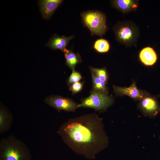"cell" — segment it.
<instances>
[{
  "instance_id": "cell-1",
  "label": "cell",
  "mask_w": 160,
  "mask_h": 160,
  "mask_svg": "<svg viewBox=\"0 0 160 160\" xmlns=\"http://www.w3.org/2000/svg\"><path fill=\"white\" fill-rule=\"evenodd\" d=\"M102 119L95 113L70 119L57 131L64 143L75 153L89 159L108 145Z\"/></svg>"
},
{
  "instance_id": "cell-2",
  "label": "cell",
  "mask_w": 160,
  "mask_h": 160,
  "mask_svg": "<svg viewBox=\"0 0 160 160\" xmlns=\"http://www.w3.org/2000/svg\"><path fill=\"white\" fill-rule=\"evenodd\" d=\"M29 148L24 142L13 135L0 141V160H31Z\"/></svg>"
},
{
  "instance_id": "cell-3",
  "label": "cell",
  "mask_w": 160,
  "mask_h": 160,
  "mask_svg": "<svg viewBox=\"0 0 160 160\" xmlns=\"http://www.w3.org/2000/svg\"><path fill=\"white\" fill-rule=\"evenodd\" d=\"M81 16L83 25L89 29L92 35L102 37L108 30L106 16L103 13L89 10L82 12Z\"/></svg>"
},
{
  "instance_id": "cell-4",
  "label": "cell",
  "mask_w": 160,
  "mask_h": 160,
  "mask_svg": "<svg viewBox=\"0 0 160 160\" xmlns=\"http://www.w3.org/2000/svg\"><path fill=\"white\" fill-rule=\"evenodd\" d=\"M113 30L116 40L126 46L135 45L139 36L138 28L132 22L129 21L118 23Z\"/></svg>"
},
{
  "instance_id": "cell-5",
  "label": "cell",
  "mask_w": 160,
  "mask_h": 160,
  "mask_svg": "<svg viewBox=\"0 0 160 160\" xmlns=\"http://www.w3.org/2000/svg\"><path fill=\"white\" fill-rule=\"evenodd\" d=\"M113 99L106 93L92 91L89 96L82 99L78 108L84 107L94 109L96 111L101 112L111 105Z\"/></svg>"
},
{
  "instance_id": "cell-6",
  "label": "cell",
  "mask_w": 160,
  "mask_h": 160,
  "mask_svg": "<svg viewBox=\"0 0 160 160\" xmlns=\"http://www.w3.org/2000/svg\"><path fill=\"white\" fill-rule=\"evenodd\" d=\"M45 103L60 112L64 111L74 112L78 108V104L72 100L61 96L52 95L45 98Z\"/></svg>"
},
{
  "instance_id": "cell-7",
  "label": "cell",
  "mask_w": 160,
  "mask_h": 160,
  "mask_svg": "<svg viewBox=\"0 0 160 160\" xmlns=\"http://www.w3.org/2000/svg\"><path fill=\"white\" fill-rule=\"evenodd\" d=\"M62 0H44L39 1L41 11L43 17L48 19L62 3Z\"/></svg>"
},
{
  "instance_id": "cell-8",
  "label": "cell",
  "mask_w": 160,
  "mask_h": 160,
  "mask_svg": "<svg viewBox=\"0 0 160 160\" xmlns=\"http://www.w3.org/2000/svg\"><path fill=\"white\" fill-rule=\"evenodd\" d=\"M13 116L7 109L2 104L0 106V134H2L10 128Z\"/></svg>"
},
{
  "instance_id": "cell-9",
  "label": "cell",
  "mask_w": 160,
  "mask_h": 160,
  "mask_svg": "<svg viewBox=\"0 0 160 160\" xmlns=\"http://www.w3.org/2000/svg\"><path fill=\"white\" fill-rule=\"evenodd\" d=\"M113 88L114 92L117 94L127 95L134 99L140 100L143 97V92L137 87L134 82L128 87L114 86Z\"/></svg>"
},
{
  "instance_id": "cell-10",
  "label": "cell",
  "mask_w": 160,
  "mask_h": 160,
  "mask_svg": "<svg viewBox=\"0 0 160 160\" xmlns=\"http://www.w3.org/2000/svg\"><path fill=\"white\" fill-rule=\"evenodd\" d=\"M73 37V36L66 37L55 35L49 40L47 45L53 49H60L64 52L70 41Z\"/></svg>"
},
{
  "instance_id": "cell-11",
  "label": "cell",
  "mask_w": 160,
  "mask_h": 160,
  "mask_svg": "<svg viewBox=\"0 0 160 160\" xmlns=\"http://www.w3.org/2000/svg\"><path fill=\"white\" fill-rule=\"evenodd\" d=\"M138 1L115 0L112 1V5L123 13L135 11L138 6Z\"/></svg>"
},
{
  "instance_id": "cell-12",
  "label": "cell",
  "mask_w": 160,
  "mask_h": 160,
  "mask_svg": "<svg viewBox=\"0 0 160 160\" xmlns=\"http://www.w3.org/2000/svg\"><path fill=\"white\" fill-rule=\"evenodd\" d=\"M139 56L141 62L147 66L153 65L156 62L157 59L155 51L150 47L143 48L140 52Z\"/></svg>"
},
{
  "instance_id": "cell-13",
  "label": "cell",
  "mask_w": 160,
  "mask_h": 160,
  "mask_svg": "<svg viewBox=\"0 0 160 160\" xmlns=\"http://www.w3.org/2000/svg\"><path fill=\"white\" fill-rule=\"evenodd\" d=\"M63 52L66 65L72 71L75 70L76 65L81 61L79 55L67 49Z\"/></svg>"
},
{
  "instance_id": "cell-14",
  "label": "cell",
  "mask_w": 160,
  "mask_h": 160,
  "mask_svg": "<svg viewBox=\"0 0 160 160\" xmlns=\"http://www.w3.org/2000/svg\"><path fill=\"white\" fill-rule=\"evenodd\" d=\"M142 108L146 112L150 113L156 114L158 107L156 101L148 97L143 98L141 103Z\"/></svg>"
},
{
  "instance_id": "cell-15",
  "label": "cell",
  "mask_w": 160,
  "mask_h": 160,
  "mask_svg": "<svg viewBox=\"0 0 160 160\" xmlns=\"http://www.w3.org/2000/svg\"><path fill=\"white\" fill-rule=\"evenodd\" d=\"M91 72L93 83L92 91L106 93V83L102 82L93 72Z\"/></svg>"
},
{
  "instance_id": "cell-16",
  "label": "cell",
  "mask_w": 160,
  "mask_h": 160,
  "mask_svg": "<svg viewBox=\"0 0 160 160\" xmlns=\"http://www.w3.org/2000/svg\"><path fill=\"white\" fill-rule=\"evenodd\" d=\"M94 48L99 53L106 52L109 50L110 45L106 40L103 39H99L95 42Z\"/></svg>"
},
{
  "instance_id": "cell-17",
  "label": "cell",
  "mask_w": 160,
  "mask_h": 160,
  "mask_svg": "<svg viewBox=\"0 0 160 160\" xmlns=\"http://www.w3.org/2000/svg\"><path fill=\"white\" fill-rule=\"evenodd\" d=\"M90 69L91 71L93 72L102 82L106 83L107 80V75L105 68H98L90 67Z\"/></svg>"
},
{
  "instance_id": "cell-18",
  "label": "cell",
  "mask_w": 160,
  "mask_h": 160,
  "mask_svg": "<svg viewBox=\"0 0 160 160\" xmlns=\"http://www.w3.org/2000/svg\"><path fill=\"white\" fill-rule=\"evenodd\" d=\"M82 77L81 75L79 72L75 70L72 71L68 80V85L70 86L76 82L79 81Z\"/></svg>"
},
{
  "instance_id": "cell-19",
  "label": "cell",
  "mask_w": 160,
  "mask_h": 160,
  "mask_svg": "<svg viewBox=\"0 0 160 160\" xmlns=\"http://www.w3.org/2000/svg\"><path fill=\"white\" fill-rule=\"evenodd\" d=\"M83 85V82L79 81L76 82L70 87L69 89L73 94H75L80 92L82 89Z\"/></svg>"
}]
</instances>
